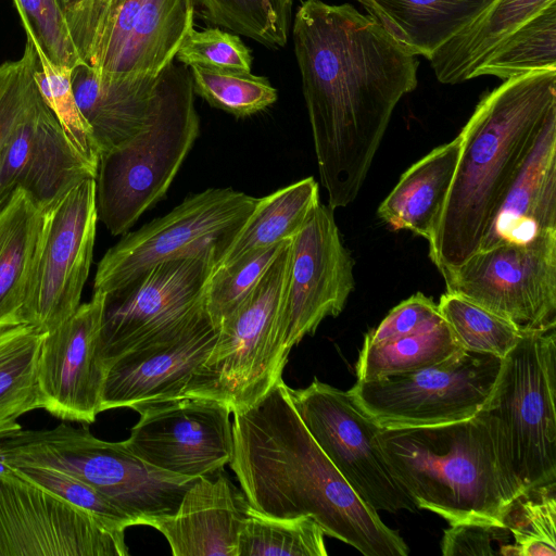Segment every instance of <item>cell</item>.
<instances>
[{
  "instance_id": "cell-1",
  "label": "cell",
  "mask_w": 556,
  "mask_h": 556,
  "mask_svg": "<svg viewBox=\"0 0 556 556\" xmlns=\"http://www.w3.org/2000/svg\"><path fill=\"white\" fill-rule=\"evenodd\" d=\"M292 37L323 187L332 210L358 195L419 62L349 3L306 0Z\"/></svg>"
},
{
  "instance_id": "cell-2",
  "label": "cell",
  "mask_w": 556,
  "mask_h": 556,
  "mask_svg": "<svg viewBox=\"0 0 556 556\" xmlns=\"http://www.w3.org/2000/svg\"><path fill=\"white\" fill-rule=\"evenodd\" d=\"M230 467L250 506L275 518L308 516L365 556H407L408 545L352 489L312 438L283 379L233 412Z\"/></svg>"
},
{
  "instance_id": "cell-3",
  "label": "cell",
  "mask_w": 556,
  "mask_h": 556,
  "mask_svg": "<svg viewBox=\"0 0 556 556\" xmlns=\"http://www.w3.org/2000/svg\"><path fill=\"white\" fill-rule=\"evenodd\" d=\"M554 108L556 70L505 79L481 98L458 134L456 169L428 241L429 256L441 275L480 249Z\"/></svg>"
},
{
  "instance_id": "cell-4",
  "label": "cell",
  "mask_w": 556,
  "mask_h": 556,
  "mask_svg": "<svg viewBox=\"0 0 556 556\" xmlns=\"http://www.w3.org/2000/svg\"><path fill=\"white\" fill-rule=\"evenodd\" d=\"M384 458L417 508L450 525L504 527L523 492L504 466L483 416L453 424L382 429Z\"/></svg>"
},
{
  "instance_id": "cell-5",
  "label": "cell",
  "mask_w": 556,
  "mask_h": 556,
  "mask_svg": "<svg viewBox=\"0 0 556 556\" xmlns=\"http://www.w3.org/2000/svg\"><path fill=\"white\" fill-rule=\"evenodd\" d=\"M148 125L100 155L96 181L98 219L121 236L163 199L199 132L191 71L169 63Z\"/></svg>"
},
{
  "instance_id": "cell-6",
  "label": "cell",
  "mask_w": 556,
  "mask_h": 556,
  "mask_svg": "<svg viewBox=\"0 0 556 556\" xmlns=\"http://www.w3.org/2000/svg\"><path fill=\"white\" fill-rule=\"evenodd\" d=\"M0 463L71 475L102 493L135 526L151 517L173 515L197 479L160 470L136 456L124 441H104L86 426L75 428L65 422L52 429H22L2 440Z\"/></svg>"
},
{
  "instance_id": "cell-7",
  "label": "cell",
  "mask_w": 556,
  "mask_h": 556,
  "mask_svg": "<svg viewBox=\"0 0 556 556\" xmlns=\"http://www.w3.org/2000/svg\"><path fill=\"white\" fill-rule=\"evenodd\" d=\"M556 328L522 331L478 414L526 492L556 481Z\"/></svg>"
},
{
  "instance_id": "cell-8",
  "label": "cell",
  "mask_w": 556,
  "mask_h": 556,
  "mask_svg": "<svg viewBox=\"0 0 556 556\" xmlns=\"http://www.w3.org/2000/svg\"><path fill=\"white\" fill-rule=\"evenodd\" d=\"M288 240L261 280L219 326L217 340L182 396L216 400L231 413L260 401L288 361L278 332L290 262Z\"/></svg>"
},
{
  "instance_id": "cell-9",
  "label": "cell",
  "mask_w": 556,
  "mask_h": 556,
  "mask_svg": "<svg viewBox=\"0 0 556 556\" xmlns=\"http://www.w3.org/2000/svg\"><path fill=\"white\" fill-rule=\"evenodd\" d=\"M256 202L257 198L232 188H208L187 197L166 215L124 233L105 252L98 263L93 291L114 293L156 264L211 248L226 253Z\"/></svg>"
},
{
  "instance_id": "cell-10",
  "label": "cell",
  "mask_w": 556,
  "mask_h": 556,
  "mask_svg": "<svg viewBox=\"0 0 556 556\" xmlns=\"http://www.w3.org/2000/svg\"><path fill=\"white\" fill-rule=\"evenodd\" d=\"M502 359L462 350L419 370L357 380L348 393L382 429L453 424L480 412L493 391Z\"/></svg>"
},
{
  "instance_id": "cell-11",
  "label": "cell",
  "mask_w": 556,
  "mask_h": 556,
  "mask_svg": "<svg viewBox=\"0 0 556 556\" xmlns=\"http://www.w3.org/2000/svg\"><path fill=\"white\" fill-rule=\"evenodd\" d=\"M224 251L166 261L106 294L99 357L108 368L122 355L182 326L205 308V288Z\"/></svg>"
},
{
  "instance_id": "cell-12",
  "label": "cell",
  "mask_w": 556,
  "mask_h": 556,
  "mask_svg": "<svg viewBox=\"0 0 556 556\" xmlns=\"http://www.w3.org/2000/svg\"><path fill=\"white\" fill-rule=\"evenodd\" d=\"M98 220L94 178L76 182L42 208L26 301L27 324L48 332L78 308Z\"/></svg>"
},
{
  "instance_id": "cell-13",
  "label": "cell",
  "mask_w": 556,
  "mask_h": 556,
  "mask_svg": "<svg viewBox=\"0 0 556 556\" xmlns=\"http://www.w3.org/2000/svg\"><path fill=\"white\" fill-rule=\"evenodd\" d=\"M288 392L312 438L368 506L387 513L417 509L384 458L378 439L382 428L348 391L315 378Z\"/></svg>"
},
{
  "instance_id": "cell-14",
  "label": "cell",
  "mask_w": 556,
  "mask_h": 556,
  "mask_svg": "<svg viewBox=\"0 0 556 556\" xmlns=\"http://www.w3.org/2000/svg\"><path fill=\"white\" fill-rule=\"evenodd\" d=\"M459 294L521 331L556 328V232L481 249L442 275Z\"/></svg>"
},
{
  "instance_id": "cell-15",
  "label": "cell",
  "mask_w": 556,
  "mask_h": 556,
  "mask_svg": "<svg viewBox=\"0 0 556 556\" xmlns=\"http://www.w3.org/2000/svg\"><path fill=\"white\" fill-rule=\"evenodd\" d=\"M125 531L0 463V556H126Z\"/></svg>"
},
{
  "instance_id": "cell-16",
  "label": "cell",
  "mask_w": 556,
  "mask_h": 556,
  "mask_svg": "<svg viewBox=\"0 0 556 556\" xmlns=\"http://www.w3.org/2000/svg\"><path fill=\"white\" fill-rule=\"evenodd\" d=\"M353 260L344 247L333 210L318 204L291 239L290 262L278 321L289 354L327 317H337L354 289Z\"/></svg>"
},
{
  "instance_id": "cell-17",
  "label": "cell",
  "mask_w": 556,
  "mask_h": 556,
  "mask_svg": "<svg viewBox=\"0 0 556 556\" xmlns=\"http://www.w3.org/2000/svg\"><path fill=\"white\" fill-rule=\"evenodd\" d=\"M124 442L147 464L181 477L211 476L233 453L230 408L203 397H178L139 407Z\"/></svg>"
},
{
  "instance_id": "cell-18",
  "label": "cell",
  "mask_w": 556,
  "mask_h": 556,
  "mask_svg": "<svg viewBox=\"0 0 556 556\" xmlns=\"http://www.w3.org/2000/svg\"><path fill=\"white\" fill-rule=\"evenodd\" d=\"M105 298L93 291L90 301L46 332L37 368L39 407L63 421L90 425L101 413L106 369L99 339Z\"/></svg>"
},
{
  "instance_id": "cell-19",
  "label": "cell",
  "mask_w": 556,
  "mask_h": 556,
  "mask_svg": "<svg viewBox=\"0 0 556 556\" xmlns=\"http://www.w3.org/2000/svg\"><path fill=\"white\" fill-rule=\"evenodd\" d=\"M193 22L192 0H116L89 65L104 81L156 76Z\"/></svg>"
},
{
  "instance_id": "cell-20",
  "label": "cell",
  "mask_w": 556,
  "mask_h": 556,
  "mask_svg": "<svg viewBox=\"0 0 556 556\" xmlns=\"http://www.w3.org/2000/svg\"><path fill=\"white\" fill-rule=\"evenodd\" d=\"M204 308L175 330L117 358L106 370L101 412L174 400L210 355L218 337Z\"/></svg>"
},
{
  "instance_id": "cell-21",
  "label": "cell",
  "mask_w": 556,
  "mask_h": 556,
  "mask_svg": "<svg viewBox=\"0 0 556 556\" xmlns=\"http://www.w3.org/2000/svg\"><path fill=\"white\" fill-rule=\"evenodd\" d=\"M250 507L242 490L219 470L197 478L173 515L148 518L143 526L161 532L174 556H238Z\"/></svg>"
},
{
  "instance_id": "cell-22",
  "label": "cell",
  "mask_w": 556,
  "mask_h": 556,
  "mask_svg": "<svg viewBox=\"0 0 556 556\" xmlns=\"http://www.w3.org/2000/svg\"><path fill=\"white\" fill-rule=\"evenodd\" d=\"M556 232V108L507 190L481 249L521 244ZM478 250V251H479Z\"/></svg>"
},
{
  "instance_id": "cell-23",
  "label": "cell",
  "mask_w": 556,
  "mask_h": 556,
  "mask_svg": "<svg viewBox=\"0 0 556 556\" xmlns=\"http://www.w3.org/2000/svg\"><path fill=\"white\" fill-rule=\"evenodd\" d=\"M163 70L156 76L104 81L87 63L73 67V92L100 155L131 139L148 125L160 96Z\"/></svg>"
},
{
  "instance_id": "cell-24",
  "label": "cell",
  "mask_w": 556,
  "mask_h": 556,
  "mask_svg": "<svg viewBox=\"0 0 556 556\" xmlns=\"http://www.w3.org/2000/svg\"><path fill=\"white\" fill-rule=\"evenodd\" d=\"M459 148L457 135L408 167L379 205L380 219L393 230H408L429 241L456 169Z\"/></svg>"
},
{
  "instance_id": "cell-25",
  "label": "cell",
  "mask_w": 556,
  "mask_h": 556,
  "mask_svg": "<svg viewBox=\"0 0 556 556\" xmlns=\"http://www.w3.org/2000/svg\"><path fill=\"white\" fill-rule=\"evenodd\" d=\"M413 55L430 60L492 0H356Z\"/></svg>"
},
{
  "instance_id": "cell-26",
  "label": "cell",
  "mask_w": 556,
  "mask_h": 556,
  "mask_svg": "<svg viewBox=\"0 0 556 556\" xmlns=\"http://www.w3.org/2000/svg\"><path fill=\"white\" fill-rule=\"evenodd\" d=\"M42 208L23 188L0 206V331L27 324L26 301Z\"/></svg>"
},
{
  "instance_id": "cell-27",
  "label": "cell",
  "mask_w": 556,
  "mask_h": 556,
  "mask_svg": "<svg viewBox=\"0 0 556 556\" xmlns=\"http://www.w3.org/2000/svg\"><path fill=\"white\" fill-rule=\"evenodd\" d=\"M556 0H492L463 29L430 58L442 84L472 79L475 71L490 53L523 23Z\"/></svg>"
},
{
  "instance_id": "cell-28",
  "label": "cell",
  "mask_w": 556,
  "mask_h": 556,
  "mask_svg": "<svg viewBox=\"0 0 556 556\" xmlns=\"http://www.w3.org/2000/svg\"><path fill=\"white\" fill-rule=\"evenodd\" d=\"M319 203V188L313 177L257 199L254 210L217 267L231 264L253 251L292 239Z\"/></svg>"
},
{
  "instance_id": "cell-29",
  "label": "cell",
  "mask_w": 556,
  "mask_h": 556,
  "mask_svg": "<svg viewBox=\"0 0 556 556\" xmlns=\"http://www.w3.org/2000/svg\"><path fill=\"white\" fill-rule=\"evenodd\" d=\"M45 336L29 324L0 331V441L22 430L20 417L40 408L37 368Z\"/></svg>"
},
{
  "instance_id": "cell-30",
  "label": "cell",
  "mask_w": 556,
  "mask_h": 556,
  "mask_svg": "<svg viewBox=\"0 0 556 556\" xmlns=\"http://www.w3.org/2000/svg\"><path fill=\"white\" fill-rule=\"evenodd\" d=\"M556 70V1L536 13L506 37L475 71L503 80Z\"/></svg>"
},
{
  "instance_id": "cell-31",
  "label": "cell",
  "mask_w": 556,
  "mask_h": 556,
  "mask_svg": "<svg viewBox=\"0 0 556 556\" xmlns=\"http://www.w3.org/2000/svg\"><path fill=\"white\" fill-rule=\"evenodd\" d=\"M463 349L444 321L431 330L389 342L363 345L356 363L357 380L406 374L437 365Z\"/></svg>"
},
{
  "instance_id": "cell-32",
  "label": "cell",
  "mask_w": 556,
  "mask_h": 556,
  "mask_svg": "<svg viewBox=\"0 0 556 556\" xmlns=\"http://www.w3.org/2000/svg\"><path fill=\"white\" fill-rule=\"evenodd\" d=\"M325 533L308 516L275 518L250 507L238 556H327Z\"/></svg>"
},
{
  "instance_id": "cell-33",
  "label": "cell",
  "mask_w": 556,
  "mask_h": 556,
  "mask_svg": "<svg viewBox=\"0 0 556 556\" xmlns=\"http://www.w3.org/2000/svg\"><path fill=\"white\" fill-rule=\"evenodd\" d=\"M207 22L249 37L266 47L288 41L290 18L296 0H192Z\"/></svg>"
},
{
  "instance_id": "cell-34",
  "label": "cell",
  "mask_w": 556,
  "mask_h": 556,
  "mask_svg": "<svg viewBox=\"0 0 556 556\" xmlns=\"http://www.w3.org/2000/svg\"><path fill=\"white\" fill-rule=\"evenodd\" d=\"M438 308L458 345L467 352L503 358L522 333L511 321L456 293L442 294Z\"/></svg>"
},
{
  "instance_id": "cell-35",
  "label": "cell",
  "mask_w": 556,
  "mask_h": 556,
  "mask_svg": "<svg viewBox=\"0 0 556 556\" xmlns=\"http://www.w3.org/2000/svg\"><path fill=\"white\" fill-rule=\"evenodd\" d=\"M504 527L514 543L507 555H556V481L523 492L511 503Z\"/></svg>"
},
{
  "instance_id": "cell-36",
  "label": "cell",
  "mask_w": 556,
  "mask_h": 556,
  "mask_svg": "<svg viewBox=\"0 0 556 556\" xmlns=\"http://www.w3.org/2000/svg\"><path fill=\"white\" fill-rule=\"evenodd\" d=\"M35 50L39 60V67L35 72L38 89L76 155L97 175L100 151L73 92V68L55 65L40 49L35 47Z\"/></svg>"
},
{
  "instance_id": "cell-37",
  "label": "cell",
  "mask_w": 556,
  "mask_h": 556,
  "mask_svg": "<svg viewBox=\"0 0 556 556\" xmlns=\"http://www.w3.org/2000/svg\"><path fill=\"white\" fill-rule=\"evenodd\" d=\"M194 93L211 106L245 117L274 104L277 90L269 80L251 72H223L190 66Z\"/></svg>"
},
{
  "instance_id": "cell-38",
  "label": "cell",
  "mask_w": 556,
  "mask_h": 556,
  "mask_svg": "<svg viewBox=\"0 0 556 556\" xmlns=\"http://www.w3.org/2000/svg\"><path fill=\"white\" fill-rule=\"evenodd\" d=\"M287 241L253 251L214 270L205 288L204 301L215 327L219 328L248 296Z\"/></svg>"
},
{
  "instance_id": "cell-39",
  "label": "cell",
  "mask_w": 556,
  "mask_h": 556,
  "mask_svg": "<svg viewBox=\"0 0 556 556\" xmlns=\"http://www.w3.org/2000/svg\"><path fill=\"white\" fill-rule=\"evenodd\" d=\"M26 36L55 65L84 63L75 48L60 0H13Z\"/></svg>"
},
{
  "instance_id": "cell-40",
  "label": "cell",
  "mask_w": 556,
  "mask_h": 556,
  "mask_svg": "<svg viewBox=\"0 0 556 556\" xmlns=\"http://www.w3.org/2000/svg\"><path fill=\"white\" fill-rule=\"evenodd\" d=\"M28 481L90 514L106 527L125 531L132 519L88 483L65 472L37 466L10 467Z\"/></svg>"
},
{
  "instance_id": "cell-41",
  "label": "cell",
  "mask_w": 556,
  "mask_h": 556,
  "mask_svg": "<svg viewBox=\"0 0 556 556\" xmlns=\"http://www.w3.org/2000/svg\"><path fill=\"white\" fill-rule=\"evenodd\" d=\"M176 59L186 66L199 65L223 72H251L252 55L242 40L218 27L188 33Z\"/></svg>"
},
{
  "instance_id": "cell-42",
  "label": "cell",
  "mask_w": 556,
  "mask_h": 556,
  "mask_svg": "<svg viewBox=\"0 0 556 556\" xmlns=\"http://www.w3.org/2000/svg\"><path fill=\"white\" fill-rule=\"evenodd\" d=\"M443 321L438 304L417 292L393 307L382 321L369 330L363 345H375L433 329Z\"/></svg>"
},
{
  "instance_id": "cell-43",
  "label": "cell",
  "mask_w": 556,
  "mask_h": 556,
  "mask_svg": "<svg viewBox=\"0 0 556 556\" xmlns=\"http://www.w3.org/2000/svg\"><path fill=\"white\" fill-rule=\"evenodd\" d=\"M39 66L35 46L27 38L21 59L0 65V159L9 139L26 81Z\"/></svg>"
},
{
  "instance_id": "cell-44",
  "label": "cell",
  "mask_w": 556,
  "mask_h": 556,
  "mask_svg": "<svg viewBox=\"0 0 556 556\" xmlns=\"http://www.w3.org/2000/svg\"><path fill=\"white\" fill-rule=\"evenodd\" d=\"M115 2L116 0H81L65 12L75 48L81 61L88 65Z\"/></svg>"
},
{
  "instance_id": "cell-45",
  "label": "cell",
  "mask_w": 556,
  "mask_h": 556,
  "mask_svg": "<svg viewBox=\"0 0 556 556\" xmlns=\"http://www.w3.org/2000/svg\"><path fill=\"white\" fill-rule=\"evenodd\" d=\"M506 528L478 525L457 523L451 525L444 531L441 552L444 556L473 555L488 556L496 555L495 542H502L508 538Z\"/></svg>"
},
{
  "instance_id": "cell-46",
  "label": "cell",
  "mask_w": 556,
  "mask_h": 556,
  "mask_svg": "<svg viewBox=\"0 0 556 556\" xmlns=\"http://www.w3.org/2000/svg\"><path fill=\"white\" fill-rule=\"evenodd\" d=\"M81 0H60L62 8L64 12L67 10L74 8L76 4H78Z\"/></svg>"
}]
</instances>
